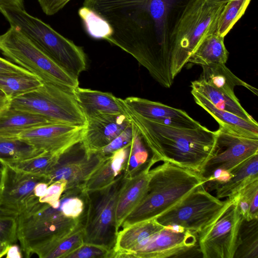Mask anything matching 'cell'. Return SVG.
<instances>
[{
  "label": "cell",
  "mask_w": 258,
  "mask_h": 258,
  "mask_svg": "<svg viewBox=\"0 0 258 258\" xmlns=\"http://www.w3.org/2000/svg\"><path fill=\"white\" fill-rule=\"evenodd\" d=\"M133 132V126L131 123L120 134L99 151L105 156H110L115 151L131 143Z\"/></svg>",
  "instance_id": "cell-41"
},
{
  "label": "cell",
  "mask_w": 258,
  "mask_h": 258,
  "mask_svg": "<svg viewBox=\"0 0 258 258\" xmlns=\"http://www.w3.org/2000/svg\"><path fill=\"white\" fill-rule=\"evenodd\" d=\"M127 179L123 172L103 188L83 191L86 203L84 243L113 250L118 232L115 223L116 206Z\"/></svg>",
  "instance_id": "cell-8"
},
{
  "label": "cell",
  "mask_w": 258,
  "mask_h": 258,
  "mask_svg": "<svg viewBox=\"0 0 258 258\" xmlns=\"http://www.w3.org/2000/svg\"><path fill=\"white\" fill-rule=\"evenodd\" d=\"M85 221V219L69 234L43 248L36 255L40 258H66L84 243Z\"/></svg>",
  "instance_id": "cell-29"
},
{
  "label": "cell",
  "mask_w": 258,
  "mask_h": 258,
  "mask_svg": "<svg viewBox=\"0 0 258 258\" xmlns=\"http://www.w3.org/2000/svg\"><path fill=\"white\" fill-rule=\"evenodd\" d=\"M163 162L150 169L146 193L124 220L121 226L122 228L156 218L179 203L196 187L205 183L199 173L168 162Z\"/></svg>",
  "instance_id": "cell-3"
},
{
  "label": "cell",
  "mask_w": 258,
  "mask_h": 258,
  "mask_svg": "<svg viewBox=\"0 0 258 258\" xmlns=\"http://www.w3.org/2000/svg\"><path fill=\"white\" fill-rule=\"evenodd\" d=\"M219 1H222L225 2L226 3H228V2L230 1L231 0H219Z\"/></svg>",
  "instance_id": "cell-51"
},
{
  "label": "cell",
  "mask_w": 258,
  "mask_h": 258,
  "mask_svg": "<svg viewBox=\"0 0 258 258\" xmlns=\"http://www.w3.org/2000/svg\"><path fill=\"white\" fill-rule=\"evenodd\" d=\"M0 6H8L24 9L23 0H0Z\"/></svg>",
  "instance_id": "cell-44"
},
{
  "label": "cell",
  "mask_w": 258,
  "mask_h": 258,
  "mask_svg": "<svg viewBox=\"0 0 258 258\" xmlns=\"http://www.w3.org/2000/svg\"><path fill=\"white\" fill-rule=\"evenodd\" d=\"M251 0H231L224 7L218 20L216 32L224 37L244 14Z\"/></svg>",
  "instance_id": "cell-34"
},
{
  "label": "cell",
  "mask_w": 258,
  "mask_h": 258,
  "mask_svg": "<svg viewBox=\"0 0 258 258\" xmlns=\"http://www.w3.org/2000/svg\"><path fill=\"white\" fill-rule=\"evenodd\" d=\"M156 220L134 223L118 231L113 247V258H125L137 250L151 236L164 229Z\"/></svg>",
  "instance_id": "cell-21"
},
{
  "label": "cell",
  "mask_w": 258,
  "mask_h": 258,
  "mask_svg": "<svg viewBox=\"0 0 258 258\" xmlns=\"http://www.w3.org/2000/svg\"><path fill=\"white\" fill-rule=\"evenodd\" d=\"M108 157L99 151L88 152L81 141L58 156L47 175L49 183L64 179L67 182L64 191H83L87 180Z\"/></svg>",
  "instance_id": "cell-13"
},
{
  "label": "cell",
  "mask_w": 258,
  "mask_h": 258,
  "mask_svg": "<svg viewBox=\"0 0 258 258\" xmlns=\"http://www.w3.org/2000/svg\"><path fill=\"white\" fill-rule=\"evenodd\" d=\"M132 123V122H131ZM133 138L125 168L123 171L126 178H131L144 169L149 163L151 152L141 134L132 123Z\"/></svg>",
  "instance_id": "cell-33"
},
{
  "label": "cell",
  "mask_w": 258,
  "mask_h": 258,
  "mask_svg": "<svg viewBox=\"0 0 258 258\" xmlns=\"http://www.w3.org/2000/svg\"><path fill=\"white\" fill-rule=\"evenodd\" d=\"M191 93L198 105L211 115L220 126L239 136L258 139V123L244 119L233 113L218 109L206 98L192 90Z\"/></svg>",
  "instance_id": "cell-24"
},
{
  "label": "cell",
  "mask_w": 258,
  "mask_h": 258,
  "mask_svg": "<svg viewBox=\"0 0 258 258\" xmlns=\"http://www.w3.org/2000/svg\"><path fill=\"white\" fill-rule=\"evenodd\" d=\"M237 194L238 205L244 219H258V180L246 185Z\"/></svg>",
  "instance_id": "cell-37"
},
{
  "label": "cell",
  "mask_w": 258,
  "mask_h": 258,
  "mask_svg": "<svg viewBox=\"0 0 258 258\" xmlns=\"http://www.w3.org/2000/svg\"><path fill=\"white\" fill-rule=\"evenodd\" d=\"M0 13L10 26L20 30L60 67L78 78L87 67L82 47L64 37L25 9L0 6Z\"/></svg>",
  "instance_id": "cell-4"
},
{
  "label": "cell",
  "mask_w": 258,
  "mask_h": 258,
  "mask_svg": "<svg viewBox=\"0 0 258 258\" xmlns=\"http://www.w3.org/2000/svg\"><path fill=\"white\" fill-rule=\"evenodd\" d=\"M67 182L64 179L51 183L48 187L45 195L39 199V202L48 204L57 208L60 204V198L64 191Z\"/></svg>",
  "instance_id": "cell-40"
},
{
  "label": "cell",
  "mask_w": 258,
  "mask_h": 258,
  "mask_svg": "<svg viewBox=\"0 0 258 258\" xmlns=\"http://www.w3.org/2000/svg\"><path fill=\"white\" fill-rule=\"evenodd\" d=\"M73 94L86 119L99 114H126L119 98L111 93L78 87Z\"/></svg>",
  "instance_id": "cell-22"
},
{
  "label": "cell",
  "mask_w": 258,
  "mask_h": 258,
  "mask_svg": "<svg viewBox=\"0 0 258 258\" xmlns=\"http://www.w3.org/2000/svg\"><path fill=\"white\" fill-rule=\"evenodd\" d=\"M10 101L5 94L0 90V110L9 106Z\"/></svg>",
  "instance_id": "cell-46"
},
{
  "label": "cell",
  "mask_w": 258,
  "mask_h": 258,
  "mask_svg": "<svg viewBox=\"0 0 258 258\" xmlns=\"http://www.w3.org/2000/svg\"><path fill=\"white\" fill-rule=\"evenodd\" d=\"M66 258H113V250L96 244L84 243Z\"/></svg>",
  "instance_id": "cell-39"
},
{
  "label": "cell",
  "mask_w": 258,
  "mask_h": 258,
  "mask_svg": "<svg viewBox=\"0 0 258 258\" xmlns=\"http://www.w3.org/2000/svg\"><path fill=\"white\" fill-rule=\"evenodd\" d=\"M201 79L218 90L234 99H237L234 89L236 86L246 87L257 95V89L245 83L234 75L223 63L202 66Z\"/></svg>",
  "instance_id": "cell-26"
},
{
  "label": "cell",
  "mask_w": 258,
  "mask_h": 258,
  "mask_svg": "<svg viewBox=\"0 0 258 258\" xmlns=\"http://www.w3.org/2000/svg\"><path fill=\"white\" fill-rule=\"evenodd\" d=\"M0 74L33 75L25 69L1 57Z\"/></svg>",
  "instance_id": "cell-43"
},
{
  "label": "cell",
  "mask_w": 258,
  "mask_h": 258,
  "mask_svg": "<svg viewBox=\"0 0 258 258\" xmlns=\"http://www.w3.org/2000/svg\"><path fill=\"white\" fill-rule=\"evenodd\" d=\"M244 218L238 205V194L228 201L213 222L198 235L204 258H233Z\"/></svg>",
  "instance_id": "cell-11"
},
{
  "label": "cell",
  "mask_w": 258,
  "mask_h": 258,
  "mask_svg": "<svg viewBox=\"0 0 258 258\" xmlns=\"http://www.w3.org/2000/svg\"><path fill=\"white\" fill-rule=\"evenodd\" d=\"M85 128V125L55 123L25 131L18 138L38 150L59 155L82 141Z\"/></svg>",
  "instance_id": "cell-15"
},
{
  "label": "cell",
  "mask_w": 258,
  "mask_h": 258,
  "mask_svg": "<svg viewBox=\"0 0 258 258\" xmlns=\"http://www.w3.org/2000/svg\"><path fill=\"white\" fill-rule=\"evenodd\" d=\"M131 144L115 151L109 156L87 180L83 191L99 190L113 182L125 168Z\"/></svg>",
  "instance_id": "cell-25"
},
{
  "label": "cell",
  "mask_w": 258,
  "mask_h": 258,
  "mask_svg": "<svg viewBox=\"0 0 258 258\" xmlns=\"http://www.w3.org/2000/svg\"><path fill=\"white\" fill-rule=\"evenodd\" d=\"M9 106L44 116L60 124L85 125L86 118L74 94L54 85L43 83L38 88L10 101Z\"/></svg>",
  "instance_id": "cell-9"
},
{
  "label": "cell",
  "mask_w": 258,
  "mask_h": 258,
  "mask_svg": "<svg viewBox=\"0 0 258 258\" xmlns=\"http://www.w3.org/2000/svg\"><path fill=\"white\" fill-rule=\"evenodd\" d=\"M216 132L217 139L213 154L201 174L205 182L215 171L230 174L237 166L258 154V139L239 136L221 126Z\"/></svg>",
  "instance_id": "cell-14"
},
{
  "label": "cell",
  "mask_w": 258,
  "mask_h": 258,
  "mask_svg": "<svg viewBox=\"0 0 258 258\" xmlns=\"http://www.w3.org/2000/svg\"><path fill=\"white\" fill-rule=\"evenodd\" d=\"M126 114H99L86 119L82 142L89 152L100 151L130 124Z\"/></svg>",
  "instance_id": "cell-18"
},
{
  "label": "cell",
  "mask_w": 258,
  "mask_h": 258,
  "mask_svg": "<svg viewBox=\"0 0 258 258\" xmlns=\"http://www.w3.org/2000/svg\"><path fill=\"white\" fill-rule=\"evenodd\" d=\"M224 38L216 32L207 35L197 46L187 62L201 66L225 64L229 52L225 46Z\"/></svg>",
  "instance_id": "cell-27"
},
{
  "label": "cell",
  "mask_w": 258,
  "mask_h": 258,
  "mask_svg": "<svg viewBox=\"0 0 258 258\" xmlns=\"http://www.w3.org/2000/svg\"><path fill=\"white\" fill-rule=\"evenodd\" d=\"M49 185L45 175L25 172L4 162L0 208L17 216L39 202Z\"/></svg>",
  "instance_id": "cell-12"
},
{
  "label": "cell",
  "mask_w": 258,
  "mask_h": 258,
  "mask_svg": "<svg viewBox=\"0 0 258 258\" xmlns=\"http://www.w3.org/2000/svg\"><path fill=\"white\" fill-rule=\"evenodd\" d=\"M197 236V234L188 230L178 231L165 227L151 236L137 250L126 255L125 257H177L178 255L195 246Z\"/></svg>",
  "instance_id": "cell-16"
},
{
  "label": "cell",
  "mask_w": 258,
  "mask_h": 258,
  "mask_svg": "<svg viewBox=\"0 0 258 258\" xmlns=\"http://www.w3.org/2000/svg\"><path fill=\"white\" fill-rule=\"evenodd\" d=\"M226 3L219 0H192L186 7L172 36L171 73L173 79L202 40L216 32L218 18Z\"/></svg>",
  "instance_id": "cell-5"
},
{
  "label": "cell",
  "mask_w": 258,
  "mask_h": 258,
  "mask_svg": "<svg viewBox=\"0 0 258 258\" xmlns=\"http://www.w3.org/2000/svg\"><path fill=\"white\" fill-rule=\"evenodd\" d=\"M154 164L151 159L148 164L131 178H127L118 197L115 210V223L119 229L128 215L145 195L150 178L149 170Z\"/></svg>",
  "instance_id": "cell-19"
},
{
  "label": "cell",
  "mask_w": 258,
  "mask_h": 258,
  "mask_svg": "<svg viewBox=\"0 0 258 258\" xmlns=\"http://www.w3.org/2000/svg\"><path fill=\"white\" fill-rule=\"evenodd\" d=\"M192 0H84L106 20L112 33L107 40L132 55L162 87L173 83L172 36Z\"/></svg>",
  "instance_id": "cell-1"
},
{
  "label": "cell",
  "mask_w": 258,
  "mask_h": 258,
  "mask_svg": "<svg viewBox=\"0 0 258 258\" xmlns=\"http://www.w3.org/2000/svg\"><path fill=\"white\" fill-rule=\"evenodd\" d=\"M191 88L192 90L206 98L218 109L228 111L244 119L256 122L243 108L238 98H231L200 79L191 82Z\"/></svg>",
  "instance_id": "cell-28"
},
{
  "label": "cell",
  "mask_w": 258,
  "mask_h": 258,
  "mask_svg": "<svg viewBox=\"0 0 258 258\" xmlns=\"http://www.w3.org/2000/svg\"><path fill=\"white\" fill-rule=\"evenodd\" d=\"M44 14L52 16L64 8L71 0H37Z\"/></svg>",
  "instance_id": "cell-42"
},
{
  "label": "cell",
  "mask_w": 258,
  "mask_h": 258,
  "mask_svg": "<svg viewBox=\"0 0 258 258\" xmlns=\"http://www.w3.org/2000/svg\"><path fill=\"white\" fill-rule=\"evenodd\" d=\"M9 246L10 245L0 241V257L6 255Z\"/></svg>",
  "instance_id": "cell-47"
},
{
  "label": "cell",
  "mask_w": 258,
  "mask_h": 258,
  "mask_svg": "<svg viewBox=\"0 0 258 258\" xmlns=\"http://www.w3.org/2000/svg\"><path fill=\"white\" fill-rule=\"evenodd\" d=\"M230 177L223 182L210 180L204 183L207 189L214 190L218 199L237 195L249 183L258 180V154L254 155L233 169Z\"/></svg>",
  "instance_id": "cell-20"
},
{
  "label": "cell",
  "mask_w": 258,
  "mask_h": 258,
  "mask_svg": "<svg viewBox=\"0 0 258 258\" xmlns=\"http://www.w3.org/2000/svg\"><path fill=\"white\" fill-rule=\"evenodd\" d=\"M42 84L33 75L0 74V90L10 100L34 90Z\"/></svg>",
  "instance_id": "cell-30"
},
{
  "label": "cell",
  "mask_w": 258,
  "mask_h": 258,
  "mask_svg": "<svg viewBox=\"0 0 258 258\" xmlns=\"http://www.w3.org/2000/svg\"><path fill=\"white\" fill-rule=\"evenodd\" d=\"M0 215H16L13 213L6 211L1 208H0Z\"/></svg>",
  "instance_id": "cell-48"
},
{
  "label": "cell",
  "mask_w": 258,
  "mask_h": 258,
  "mask_svg": "<svg viewBox=\"0 0 258 258\" xmlns=\"http://www.w3.org/2000/svg\"><path fill=\"white\" fill-rule=\"evenodd\" d=\"M4 166V163L0 160V168L3 169Z\"/></svg>",
  "instance_id": "cell-50"
},
{
  "label": "cell",
  "mask_w": 258,
  "mask_h": 258,
  "mask_svg": "<svg viewBox=\"0 0 258 258\" xmlns=\"http://www.w3.org/2000/svg\"><path fill=\"white\" fill-rule=\"evenodd\" d=\"M17 216L0 215V241L8 245L15 244L18 240Z\"/></svg>",
  "instance_id": "cell-38"
},
{
  "label": "cell",
  "mask_w": 258,
  "mask_h": 258,
  "mask_svg": "<svg viewBox=\"0 0 258 258\" xmlns=\"http://www.w3.org/2000/svg\"><path fill=\"white\" fill-rule=\"evenodd\" d=\"M86 211V210H85ZM86 217V211L76 219L64 216L60 205L54 208L38 202L17 216L18 240L27 257L71 232Z\"/></svg>",
  "instance_id": "cell-6"
},
{
  "label": "cell",
  "mask_w": 258,
  "mask_h": 258,
  "mask_svg": "<svg viewBox=\"0 0 258 258\" xmlns=\"http://www.w3.org/2000/svg\"><path fill=\"white\" fill-rule=\"evenodd\" d=\"M43 152L18 138L0 137V160L3 162L11 164L35 157Z\"/></svg>",
  "instance_id": "cell-31"
},
{
  "label": "cell",
  "mask_w": 258,
  "mask_h": 258,
  "mask_svg": "<svg viewBox=\"0 0 258 258\" xmlns=\"http://www.w3.org/2000/svg\"><path fill=\"white\" fill-rule=\"evenodd\" d=\"M2 169H1L0 168V184H1V182L2 177Z\"/></svg>",
  "instance_id": "cell-49"
},
{
  "label": "cell",
  "mask_w": 258,
  "mask_h": 258,
  "mask_svg": "<svg viewBox=\"0 0 258 258\" xmlns=\"http://www.w3.org/2000/svg\"><path fill=\"white\" fill-rule=\"evenodd\" d=\"M119 99L132 112L156 122L182 128H196L202 125L185 111L159 102L133 96Z\"/></svg>",
  "instance_id": "cell-17"
},
{
  "label": "cell",
  "mask_w": 258,
  "mask_h": 258,
  "mask_svg": "<svg viewBox=\"0 0 258 258\" xmlns=\"http://www.w3.org/2000/svg\"><path fill=\"white\" fill-rule=\"evenodd\" d=\"M228 201V198L222 201L210 194L203 183L155 219L165 227L178 231L188 230L199 235L217 218Z\"/></svg>",
  "instance_id": "cell-10"
},
{
  "label": "cell",
  "mask_w": 258,
  "mask_h": 258,
  "mask_svg": "<svg viewBox=\"0 0 258 258\" xmlns=\"http://www.w3.org/2000/svg\"><path fill=\"white\" fill-rule=\"evenodd\" d=\"M5 256L9 258H20L22 257V254L19 248L17 245L13 244L9 246Z\"/></svg>",
  "instance_id": "cell-45"
},
{
  "label": "cell",
  "mask_w": 258,
  "mask_h": 258,
  "mask_svg": "<svg viewBox=\"0 0 258 258\" xmlns=\"http://www.w3.org/2000/svg\"><path fill=\"white\" fill-rule=\"evenodd\" d=\"M0 51L8 59L38 77L73 94L77 78L60 67L17 28L11 26L0 35Z\"/></svg>",
  "instance_id": "cell-7"
},
{
  "label": "cell",
  "mask_w": 258,
  "mask_h": 258,
  "mask_svg": "<svg viewBox=\"0 0 258 258\" xmlns=\"http://www.w3.org/2000/svg\"><path fill=\"white\" fill-rule=\"evenodd\" d=\"M233 258H258V219L243 220Z\"/></svg>",
  "instance_id": "cell-32"
},
{
  "label": "cell",
  "mask_w": 258,
  "mask_h": 258,
  "mask_svg": "<svg viewBox=\"0 0 258 258\" xmlns=\"http://www.w3.org/2000/svg\"><path fill=\"white\" fill-rule=\"evenodd\" d=\"M87 33L95 39L107 41L112 33L108 23L90 9L83 6L78 11Z\"/></svg>",
  "instance_id": "cell-35"
},
{
  "label": "cell",
  "mask_w": 258,
  "mask_h": 258,
  "mask_svg": "<svg viewBox=\"0 0 258 258\" xmlns=\"http://www.w3.org/2000/svg\"><path fill=\"white\" fill-rule=\"evenodd\" d=\"M58 123L38 114L9 105L0 110V137L18 138L22 132L42 125Z\"/></svg>",
  "instance_id": "cell-23"
},
{
  "label": "cell",
  "mask_w": 258,
  "mask_h": 258,
  "mask_svg": "<svg viewBox=\"0 0 258 258\" xmlns=\"http://www.w3.org/2000/svg\"><path fill=\"white\" fill-rule=\"evenodd\" d=\"M122 106L150 150V159L154 164L168 162L201 174L213 154L216 131L202 125L182 128L163 124L144 118Z\"/></svg>",
  "instance_id": "cell-2"
},
{
  "label": "cell",
  "mask_w": 258,
  "mask_h": 258,
  "mask_svg": "<svg viewBox=\"0 0 258 258\" xmlns=\"http://www.w3.org/2000/svg\"><path fill=\"white\" fill-rule=\"evenodd\" d=\"M58 156L44 152L35 157L9 164L25 172L47 176Z\"/></svg>",
  "instance_id": "cell-36"
}]
</instances>
